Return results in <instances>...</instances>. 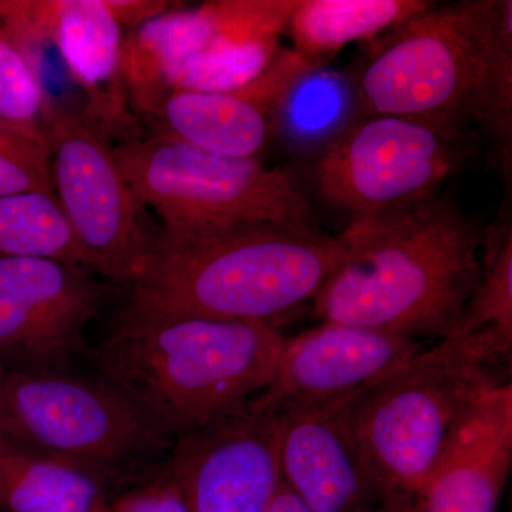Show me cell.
<instances>
[{
  "label": "cell",
  "mask_w": 512,
  "mask_h": 512,
  "mask_svg": "<svg viewBox=\"0 0 512 512\" xmlns=\"http://www.w3.org/2000/svg\"><path fill=\"white\" fill-rule=\"evenodd\" d=\"M480 227L448 195L355 218L342 264L313 298L323 323L446 338L481 278Z\"/></svg>",
  "instance_id": "obj_1"
},
{
  "label": "cell",
  "mask_w": 512,
  "mask_h": 512,
  "mask_svg": "<svg viewBox=\"0 0 512 512\" xmlns=\"http://www.w3.org/2000/svg\"><path fill=\"white\" fill-rule=\"evenodd\" d=\"M345 258L339 237L252 224L158 235L128 295L124 318H207L271 325L313 301Z\"/></svg>",
  "instance_id": "obj_2"
},
{
  "label": "cell",
  "mask_w": 512,
  "mask_h": 512,
  "mask_svg": "<svg viewBox=\"0 0 512 512\" xmlns=\"http://www.w3.org/2000/svg\"><path fill=\"white\" fill-rule=\"evenodd\" d=\"M286 339L262 322L116 316L90 355L178 440L261 396Z\"/></svg>",
  "instance_id": "obj_3"
},
{
  "label": "cell",
  "mask_w": 512,
  "mask_h": 512,
  "mask_svg": "<svg viewBox=\"0 0 512 512\" xmlns=\"http://www.w3.org/2000/svg\"><path fill=\"white\" fill-rule=\"evenodd\" d=\"M507 375L440 342L345 399L360 454L384 500H413L474 406Z\"/></svg>",
  "instance_id": "obj_4"
},
{
  "label": "cell",
  "mask_w": 512,
  "mask_h": 512,
  "mask_svg": "<svg viewBox=\"0 0 512 512\" xmlns=\"http://www.w3.org/2000/svg\"><path fill=\"white\" fill-rule=\"evenodd\" d=\"M20 439L96 478L116 497L164 466L177 439L100 375L6 373Z\"/></svg>",
  "instance_id": "obj_5"
},
{
  "label": "cell",
  "mask_w": 512,
  "mask_h": 512,
  "mask_svg": "<svg viewBox=\"0 0 512 512\" xmlns=\"http://www.w3.org/2000/svg\"><path fill=\"white\" fill-rule=\"evenodd\" d=\"M511 0L436 3L387 32L353 82L362 116L466 128L485 63Z\"/></svg>",
  "instance_id": "obj_6"
},
{
  "label": "cell",
  "mask_w": 512,
  "mask_h": 512,
  "mask_svg": "<svg viewBox=\"0 0 512 512\" xmlns=\"http://www.w3.org/2000/svg\"><path fill=\"white\" fill-rule=\"evenodd\" d=\"M121 173L164 235L238 225L315 228L313 207L295 180L259 158H228L154 133L113 146Z\"/></svg>",
  "instance_id": "obj_7"
},
{
  "label": "cell",
  "mask_w": 512,
  "mask_h": 512,
  "mask_svg": "<svg viewBox=\"0 0 512 512\" xmlns=\"http://www.w3.org/2000/svg\"><path fill=\"white\" fill-rule=\"evenodd\" d=\"M473 154L466 128L362 116L323 144L311 180L323 201L355 220L436 197Z\"/></svg>",
  "instance_id": "obj_8"
},
{
  "label": "cell",
  "mask_w": 512,
  "mask_h": 512,
  "mask_svg": "<svg viewBox=\"0 0 512 512\" xmlns=\"http://www.w3.org/2000/svg\"><path fill=\"white\" fill-rule=\"evenodd\" d=\"M53 191L84 266L114 286H130L156 249L160 227L138 202L113 146L77 114L46 111Z\"/></svg>",
  "instance_id": "obj_9"
},
{
  "label": "cell",
  "mask_w": 512,
  "mask_h": 512,
  "mask_svg": "<svg viewBox=\"0 0 512 512\" xmlns=\"http://www.w3.org/2000/svg\"><path fill=\"white\" fill-rule=\"evenodd\" d=\"M116 286L56 259L0 256V366L62 372L92 353L87 328Z\"/></svg>",
  "instance_id": "obj_10"
},
{
  "label": "cell",
  "mask_w": 512,
  "mask_h": 512,
  "mask_svg": "<svg viewBox=\"0 0 512 512\" xmlns=\"http://www.w3.org/2000/svg\"><path fill=\"white\" fill-rule=\"evenodd\" d=\"M282 419L258 399L180 437L170 463L191 512H268L281 487Z\"/></svg>",
  "instance_id": "obj_11"
},
{
  "label": "cell",
  "mask_w": 512,
  "mask_h": 512,
  "mask_svg": "<svg viewBox=\"0 0 512 512\" xmlns=\"http://www.w3.org/2000/svg\"><path fill=\"white\" fill-rule=\"evenodd\" d=\"M417 339L322 323L286 339L271 386L256 397L272 410L338 402L423 352Z\"/></svg>",
  "instance_id": "obj_12"
},
{
  "label": "cell",
  "mask_w": 512,
  "mask_h": 512,
  "mask_svg": "<svg viewBox=\"0 0 512 512\" xmlns=\"http://www.w3.org/2000/svg\"><path fill=\"white\" fill-rule=\"evenodd\" d=\"M345 399L276 410L282 483L311 512H376L386 503L360 454Z\"/></svg>",
  "instance_id": "obj_13"
},
{
  "label": "cell",
  "mask_w": 512,
  "mask_h": 512,
  "mask_svg": "<svg viewBox=\"0 0 512 512\" xmlns=\"http://www.w3.org/2000/svg\"><path fill=\"white\" fill-rule=\"evenodd\" d=\"M512 467V384L495 387L451 437L410 512H500Z\"/></svg>",
  "instance_id": "obj_14"
},
{
  "label": "cell",
  "mask_w": 512,
  "mask_h": 512,
  "mask_svg": "<svg viewBox=\"0 0 512 512\" xmlns=\"http://www.w3.org/2000/svg\"><path fill=\"white\" fill-rule=\"evenodd\" d=\"M49 6L60 55L83 96L80 117L117 144L144 137L121 77L124 29L106 0H49Z\"/></svg>",
  "instance_id": "obj_15"
},
{
  "label": "cell",
  "mask_w": 512,
  "mask_h": 512,
  "mask_svg": "<svg viewBox=\"0 0 512 512\" xmlns=\"http://www.w3.org/2000/svg\"><path fill=\"white\" fill-rule=\"evenodd\" d=\"M211 32L207 3L194 9H168L124 32L121 77L128 104L138 120H154L174 92L178 70L207 45Z\"/></svg>",
  "instance_id": "obj_16"
},
{
  "label": "cell",
  "mask_w": 512,
  "mask_h": 512,
  "mask_svg": "<svg viewBox=\"0 0 512 512\" xmlns=\"http://www.w3.org/2000/svg\"><path fill=\"white\" fill-rule=\"evenodd\" d=\"M153 121L156 133L215 156L242 160L259 158L275 134L269 114L239 90H175Z\"/></svg>",
  "instance_id": "obj_17"
},
{
  "label": "cell",
  "mask_w": 512,
  "mask_h": 512,
  "mask_svg": "<svg viewBox=\"0 0 512 512\" xmlns=\"http://www.w3.org/2000/svg\"><path fill=\"white\" fill-rule=\"evenodd\" d=\"M444 345L485 369L510 375L512 353V229L510 221L483 234L481 278Z\"/></svg>",
  "instance_id": "obj_18"
},
{
  "label": "cell",
  "mask_w": 512,
  "mask_h": 512,
  "mask_svg": "<svg viewBox=\"0 0 512 512\" xmlns=\"http://www.w3.org/2000/svg\"><path fill=\"white\" fill-rule=\"evenodd\" d=\"M111 498L79 468L0 433V512H107Z\"/></svg>",
  "instance_id": "obj_19"
},
{
  "label": "cell",
  "mask_w": 512,
  "mask_h": 512,
  "mask_svg": "<svg viewBox=\"0 0 512 512\" xmlns=\"http://www.w3.org/2000/svg\"><path fill=\"white\" fill-rule=\"evenodd\" d=\"M431 5L426 0H295L286 29L293 52L320 69L350 43L390 32Z\"/></svg>",
  "instance_id": "obj_20"
},
{
  "label": "cell",
  "mask_w": 512,
  "mask_h": 512,
  "mask_svg": "<svg viewBox=\"0 0 512 512\" xmlns=\"http://www.w3.org/2000/svg\"><path fill=\"white\" fill-rule=\"evenodd\" d=\"M0 256L56 259L84 266L72 227L56 195L49 192L0 197Z\"/></svg>",
  "instance_id": "obj_21"
},
{
  "label": "cell",
  "mask_w": 512,
  "mask_h": 512,
  "mask_svg": "<svg viewBox=\"0 0 512 512\" xmlns=\"http://www.w3.org/2000/svg\"><path fill=\"white\" fill-rule=\"evenodd\" d=\"M278 50V40L242 42L211 32L207 45L188 57L178 70L174 92H235L252 82Z\"/></svg>",
  "instance_id": "obj_22"
},
{
  "label": "cell",
  "mask_w": 512,
  "mask_h": 512,
  "mask_svg": "<svg viewBox=\"0 0 512 512\" xmlns=\"http://www.w3.org/2000/svg\"><path fill=\"white\" fill-rule=\"evenodd\" d=\"M348 86L335 73L311 69L292 87L274 119V131L299 141L326 143L348 124Z\"/></svg>",
  "instance_id": "obj_23"
},
{
  "label": "cell",
  "mask_w": 512,
  "mask_h": 512,
  "mask_svg": "<svg viewBox=\"0 0 512 512\" xmlns=\"http://www.w3.org/2000/svg\"><path fill=\"white\" fill-rule=\"evenodd\" d=\"M468 120L485 136L507 148L512 134V5L503 22L478 84Z\"/></svg>",
  "instance_id": "obj_24"
},
{
  "label": "cell",
  "mask_w": 512,
  "mask_h": 512,
  "mask_svg": "<svg viewBox=\"0 0 512 512\" xmlns=\"http://www.w3.org/2000/svg\"><path fill=\"white\" fill-rule=\"evenodd\" d=\"M22 192L55 194L46 133L0 119V197Z\"/></svg>",
  "instance_id": "obj_25"
},
{
  "label": "cell",
  "mask_w": 512,
  "mask_h": 512,
  "mask_svg": "<svg viewBox=\"0 0 512 512\" xmlns=\"http://www.w3.org/2000/svg\"><path fill=\"white\" fill-rule=\"evenodd\" d=\"M45 116L39 84L0 25V119L45 131Z\"/></svg>",
  "instance_id": "obj_26"
},
{
  "label": "cell",
  "mask_w": 512,
  "mask_h": 512,
  "mask_svg": "<svg viewBox=\"0 0 512 512\" xmlns=\"http://www.w3.org/2000/svg\"><path fill=\"white\" fill-rule=\"evenodd\" d=\"M107 512H191L170 458L140 483L111 498Z\"/></svg>",
  "instance_id": "obj_27"
},
{
  "label": "cell",
  "mask_w": 512,
  "mask_h": 512,
  "mask_svg": "<svg viewBox=\"0 0 512 512\" xmlns=\"http://www.w3.org/2000/svg\"><path fill=\"white\" fill-rule=\"evenodd\" d=\"M110 12L120 23L124 32L140 26L147 20L156 18L161 13L173 8L171 3L160 0H106Z\"/></svg>",
  "instance_id": "obj_28"
},
{
  "label": "cell",
  "mask_w": 512,
  "mask_h": 512,
  "mask_svg": "<svg viewBox=\"0 0 512 512\" xmlns=\"http://www.w3.org/2000/svg\"><path fill=\"white\" fill-rule=\"evenodd\" d=\"M268 512H311L305 504L289 490L284 483H281L278 493Z\"/></svg>",
  "instance_id": "obj_29"
},
{
  "label": "cell",
  "mask_w": 512,
  "mask_h": 512,
  "mask_svg": "<svg viewBox=\"0 0 512 512\" xmlns=\"http://www.w3.org/2000/svg\"><path fill=\"white\" fill-rule=\"evenodd\" d=\"M5 380L6 372L3 370V367L0 366V433L5 434V436L10 437V439L23 441L20 439L15 424H13L12 419H10L8 406H6ZM23 443H25V441H23Z\"/></svg>",
  "instance_id": "obj_30"
},
{
  "label": "cell",
  "mask_w": 512,
  "mask_h": 512,
  "mask_svg": "<svg viewBox=\"0 0 512 512\" xmlns=\"http://www.w3.org/2000/svg\"><path fill=\"white\" fill-rule=\"evenodd\" d=\"M412 500L400 498V500L386 501L376 512H410Z\"/></svg>",
  "instance_id": "obj_31"
}]
</instances>
